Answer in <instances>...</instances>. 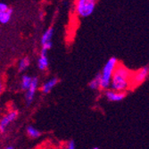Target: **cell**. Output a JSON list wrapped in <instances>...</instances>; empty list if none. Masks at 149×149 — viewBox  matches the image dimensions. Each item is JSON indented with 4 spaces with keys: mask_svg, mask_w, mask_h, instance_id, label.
<instances>
[{
    "mask_svg": "<svg viewBox=\"0 0 149 149\" xmlns=\"http://www.w3.org/2000/svg\"><path fill=\"white\" fill-rule=\"evenodd\" d=\"M68 149H75V143L73 140L70 141L68 144Z\"/></svg>",
    "mask_w": 149,
    "mask_h": 149,
    "instance_id": "cell-17",
    "label": "cell"
},
{
    "mask_svg": "<svg viewBox=\"0 0 149 149\" xmlns=\"http://www.w3.org/2000/svg\"><path fill=\"white\" fill-rule=\"evenodd\" d=\"M12 15H13L12 9H8V10L4 11V12H0V22L3 23V24L9 22V21L11 20Z\"/></svg>",
    "mask_w": 149,
    "mask_h": 149,
    "instance_id": "cell-10",
    "label": "cell"
},
{
    "mask_svg": "<svg viewBox=\"0 0 149 149\" xmlns=\"http://www.w3.org/2000/svg\"><path fill=\"white\" fill-rule=\"evenodd\" d=\"M38 66L40 70H45L48 66V59L47 56V51L41 50V54H40V56L38 61Z\"/></svg>",
    "mask_w": 149,
    "mask_h": 149,
    "instance_id": "cell-8",
    "label": "cell"
},
{
    "mask_svg": "<svg viewBox=\"0 0 149 149\" xmlns=\"http://www.w3.org/2000/svg\"><path fill=\"white\" fill-rule=\"evenodd\" d=\"M105 97L109 101L113 102H118L123 100L125 97V93L124 92H117L113 90H108L105 92Z\"/></svg>",
    "mask_w": 149,
    "mask_h": 149,
    "instance_id": "cell-7",
    "label": "cell"
},
{
    "mask_svg": "<svg viewBox=\"0 0 149 149\" xmlns=\"http://www.w3.org/2000/svg\"><path fill=\"white\" fill-rule=\"evenodd\" d=\"M100 79H101V75L100 73L97 74V76L95 77L90 82H89V88L92 89H97L100 88Z\"/></svg>",
    "mask_w": 149,
    "mask_h": 149,
    "instance_id": "cell-12",
    "label": "cell"
},
{
    "mask_svg": "<svg viewBox=\"0 0 149 149\" xmlns=\"http://www.w3.org/2000/svg\"><path fill=\"white\" fill-rule=\"evenodd\" d=\"M8 6L5 3H2V2H0V12H4V11H6L8 10Z\"/></svg>",
    "mask_w": 149,
    "mask_h": 149,
    "instance_id": "cell-16",
    "label": "cell"
},
{
    "mask_svg": "<svg viewBox=\"0 0 149 149\" xmlns=\"http://www.w3.org/2000/svg\"><path fill=\"white\" fill-rule=\"evenodd\" d=\"M27 133H28V135L30 137L33 138V139H36V138H38L40 136V131L36 130L34 127L32 126H29L28 128H27Z\"/></svg>",
    "mask_w": 149,
    "mask_h": 149,
    "instance_id": "cell-14",
    "label": "cell"
},
{
    "mask_svg": "<svg viewBox=\"0 0 149 149\" xmlns=\"http://www.w3.org/2000/svg\"><path fill=\"white\" fill-rule=\"evenodd\" d=\"M131 77L132 72L124 65L118 63L111 79L110 87L113 91L123 92L131 86Z\"/></svg>",
    "mask_w": 149,
    "mask_h": 149,
    "instance_id": "cell-1",
    "label": "cell"
},
{
    "mask_svg": "<svg viewBox=\"0 0 149 149\" xmlns=\"http://www.w3.org/2000/svg\"><path fill=\"white\" fill-rule=\"evenodd\" d=\"M53 33H54V29L53 28H48L43 34L42 38H41V44L42 46L51 42V38L53 37Z\"/></svg>",
    "mask_w": 149,
    "mask_h": 149,
    "instance_id": "cell-11",
    "label": "cell"
},
{
    "mask_svg": "<svg viewBox=\"0 0 149 149\" xmlns=\"http://www.w3.org/2000/svg\"><path fill=\"white\" fill-rule=\"evenodd\" d=\"M92 149H98L97 147H95V148H92Z\"/></svg>",
    "mask_w": 149,
    "mask_h": 149,
    "instance_id": "cell-20",
    "label": "cell"
},
{
    "mask_svg": "<svg viewBox=\"0 0 149 149\" xmlns=\"http://www.w3.org/2000/svg\"><path fill=\"white\" fill-rule=\"evenodd\" d=\"M118 64V61L115 57H112L107 61L105 63L102 72L100 73L101 79H100V88H108L111 84V79L114 72L115 67Z\"/></svg>",
    "mask_w": 149,
    "mask_h": 149,
    "instance_id": "cell-2",
    "label": "cell"
},
{
    "mask_svg": "<svg viewBox=\"0 0 149 149\" xmlns=\"http://www.w3.org/2000/svg\"><path fill=\"white\" fill-rule=\"evenodd\" d=\"M29 65H30V60H29V58L25 57V58L22 59L21 62L19 63V70L20 71H24Z\"/></svg>",
    "mask_w": 149,
    "mask_h": 149,
    "instance_id": "cell-15",
    "label": "cell"
},
{
    "mask_svg": "<svg viewBox=\"0 0 149 149\" xmlns=\"http://www.w3.org/2000/svg\"><path fill=\"white\" fill-rule=\"evenodd\" d=\"M38 78H36V77L32 78L31 86H30L28 91H27V93H26V101H27V104H31V103L32 102V100L34 98L36 90L38 88Z\"/></svg>",
    "mask_w": 149,
    "mask_h": 149,
    "instance_id": "cell-6",
    "label": "cell"
},
{
    "mask_svg": "<svg viewBox=\"0 0 149 149\" xmlns=\"http://www.w3.org/2000/svg\"><path fill=\"white\" fill-rule=\"evenodd\" d=\"M96 1L94 0H79L76 3V12L81 17H88L94 12Z\"/></svg>",
    "mask_w": 149,
    "mask_h": 149,
    "instance_id": "cell-3",
    "label": "cell"
},
{
    "mask_svg": "<svg viewBox=\"0 0 149 149\" xmlns=\"http://www.w3.org/2000/svg\"><path fill=\"white\" fill-rule=\"evenodd\" d=\"M148 67H143L142 69L139 70L137 72H135L134 74H132L131 77V85H135L138 86L140 85L141 83H143L146 80V79L148 76Z\"/></svg>",
    "mask_w": 149,
    "mask_h": 149,
    "instance_id": "cell-4",
    "label": "cell"
},
{
    "mask_svg": "<svg viewBox=\"0 0 149 149\" xmlns=\"http://www.w3.org/2000/svg\"><path fill=\"white\" fill-rule=\"evenodd\" d=\"M31 79H32V78H31L30 76L24 75L22 79V84H21L22 88L24 90H28L31 86Z\"/></svg>",
    "mask_w": 149,
    "mask_h": 149,
    "instance_id": "cell-13",
    "label": "cell"
},
{
    "mask_svg": "<svg viewBox=\"0 0 149 149\" xmlns=\"http://www.w3.org/2000/svg\"><path fill=\"white\" fill-rule=\"evenodd\" d=\"M17 114L18 113H17L16 111H13V112H11V113H7L6 116H4L2 118V120H0V132H5L7 126L16 119Z\"/></svg>",
    "mask_w": 149,
    "mask_h": 149,
    "instance_id": "cell-5",
    "label": "cell"
},
{
    "mask_svg": "<svg viewBox=\"0 0 149 149\" xmlns=\"http://www.w3.org/2000/svg\"><path fill=\"white\" fill-rule=\"evenodd\" d=\"M57 82H58V79L56 78H53V79H49L48 81H47L46 83L43 84V86H42V91L44 93H46V94L47 93H49L52 90V88L57 84Z\"/></svg>",
    "mask_w": 149,
    "mask_h": 149,
    "instance_id": "cell-9",
    "label": "cell"
},
{
    "mask_svg": "<svg viewBox=\"0 0 149 149\" xmlns=\"http://www.w3.org/2000/svg\"><path fill=\"white\" fill-rule=\"evenodd\" d=\"M1 90H2V83L0 82V93H1Z\"/></svg>",
    "mask_w": 149,
    "mask_h": 149,
    "instance_id": "cell-19",
    "label": "cell"
},
{
    "mask_svg": "<svg viewBox=\"0 0 149 149\" xmlns=\"http://www.w3.org/2000/svg\"><path fill=\"white\" fill-rule=\"evenodd\" d=\"M5 149H13V146H7V147L5 148Z\"/></svg>",
    "mask_w": 149,
    "mask_h": 149,
    "instance_id": "cell-18",
    "label": "cell"
}]
</instances>
